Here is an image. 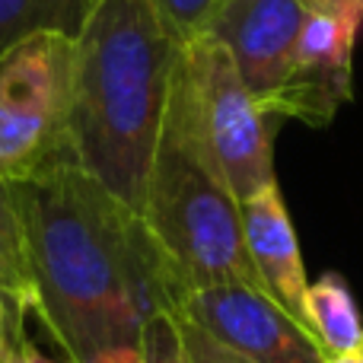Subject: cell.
<instances>
[{"instance_id": "obj_1", "label": "cell", "mask_w": 363, "mask_h": 363, "mask_svg": "<svg viewBox=\"0 0 363 363\" xmlns=\"http://www.w3.org/2000/svg\"><path fill=\"white\" fill-rule=\"evenodd\" d=\"M35 277V313L67 363H140L153 315L176 313L185 284L144 217L61 157L10 185Z\"/></svg>"}, {"instance_id": "obj_2", "label": "cell", "mask_w": 363, "mask_h": 363, "mask_svg": "<svg viewBox=\"0 0 363 363\" xmlns=\"http://www.w3.org/2000/svg\"><path fill=\"white\" fill-rule=\"evenodd\" d=\"M74 42L70 157L128 211L144 213L182 45L150 0H99Z\"/></svg>"}, {"instance_id": "obj_3", "label": "cell", "mask_w": 363, "mask_h": 363, "mask_svg": "<svg viewBox=\"0 0 363 363\" xmlns=\"http://www.w3.org/2000/svg\"><path fill=\"white\" fill-rule=\"evenodd\" d=\"M140 217L185 290L213 284L262 287L245 249L242 204L201 153L179 70L153 153Z\"/></svg>"}, {"instance_id": "obj_4", "label": "cell", "mask_w": 363, "mask_h": 363, "mask_svg": "<svg viewBox=\"0 0 363 363\" xmlns=\"http://www.w3.org/2000/svg\"><path fill=\"white\" fill-rule=\"evenodd\" d=\"M179 77L201 153L239 204L277 185L271 115L211 32L182 45Z\"/></svg>"}, {"instance_id": "obj_5", "label": "cell", "mask_w": 363, "mask_h": 363, "mask_svg": "<svg viewBox=\"0 0 363 363\" xmlns=\"http://www.w3.org/2000/svg\"><path fill=\"white\" fill-rule=\"evenodd\" d=\"M77 42L70 35H35L0 61V182L38 176L70 157L67 115L74 89Z\"/></svg>"}, {"instance_id": "obj_6", "label": "cell", "mask_w": 363, "mask_h": 363, "mask_svg": "<svg viewBox=\"0 0 363 363\" xmlns=\"http://www.w3.org/2000/svg\"><path fill=\"white\" fill-rule=\"evenodd\" d=\"M176 313L255 363H328L313 332L252 284L188 290Z\"/></svg>"}, {"instance_id": "obj_7", "label": "cell", "mask_w": 363, "mask_h": 363, "mask_svg": "<svg viewBox=\"0 0 363 363\" xmlns=\"http://www.w3.org/2000/svg\"><path fill=\"white\" fill-rule=\"evenodd\" d=\"M363 29L357 10H319L309 6L296 45V61L287 86L271 102L268 115L296 118L325 128L351 102L354 93V45Z\"/></svg>"}, {"instance_id": "obj_8", "label": "cell", "mask_w": 363, "mask_h": 363, "mask_svg": "<svg viewBox=\"0 0 363 363\" xmlns=\"http://www.w3.org/2000/svg\"><path fill=\"white\" fill-rule=\"evenodd\" d=\"M306 13V0H223L207 26L264 112L287 86Z\"/></svg>"}, {"instance_id": "obj_9", "label": "cell", "mask_w": 363, "mask_h": 363, "mask_svg": "<svg viewBox=\"0 0 363 363\" xmlns=\"http://www.w3.org/2000/svg\"><path fill=\"white\" fill-rule=\"evenodd\" d=\"M242 230L245 249H249V258L255 264L262 290L271 300L281 303L306 332H313V322H309V277L306 268H303L300 242H296L281 188L271 185L255 198L242 201Z\"/></svg>"}, {"instance_id": "obj_10", "label": "cell", "mask_w": 363, "mask_h": 363, "mask_svg": "<svg viewBox=\"0 0 363 363\" xmlns=\"http://www.w3.org/2000/svg\"><path fill=\"white\" fill-rule=\"evenodd\" d=\"M99 0H0V61L35 35L77 38Z\"/></svg>"}, {"instance_id": "obj_11", "label": "cell", "mask_w": 363, "mask_h": 363, "mask_svg": "<svg viewBox=\"0 0 363 363\" xmlns=\"http://www.w3.org/2000/svg\"><path fill=\"white\" fill-rule=\"evenodd\" d=\"M309 322L313 335L328 357L351 354L363 345V319L357 300L341 274H322L309 284Z\"/></svg>"}, {"instance_id": "obj_12", "label": "cell", "mask_w": 363, "mask_h": 363, "mask_svg": "<svg viewBox=\"0 0 363 363\" xmlns=\"http://www.w3.org/2000/svg\"><path fill=\"white\" fill-rule=\"evenodd\" d=\"M0 290L26 313H35V277L10 185L0 182Z\"/></svg>"}, {"instance_id": "obj_13", "label": "cell", "mask_w": 363, "mask_h": 363, "mask_svg": "<svg viewBox=\"0 0 363 363\" xmlns=\"http://www.w3.org/2000/svg\"><path fill=\"white\" fill-rule=\"evenodd\" d=\"M150 4L157 6L160 19L179 38V45H188L191 38L207 32L213 13L223 0H150Z\"/></svg>"}, {"instance_id": "obj_14", "label": "cell", "mask_w": 363, "mask_h": 363, "mask_svg": "<svg viewBox=\"0 0 363 363\" xmlns=\"http://www.w3.org/2000/svg\"><path fill=\"white\" fill-rule=\"evenodd\" d=\"M172 319H176V328H179V345H182L185 363H255L245 354L233 351L230 345H223L220 338H213L207 328L194 325L185 315L172 313Z\"/></svg>"}, {"instance_id": "obj_15", "label": "cell", "mask_w": 363, "mask_h": 363, "mask_svg": "<svg viewBox=\"0 0 363 363\" xmlns=\"http://www.w3.org/2000/svg\"><path fill=\"white\" fill-rule=\"evenodd\" d=\"M140 363H185L172 313L153 315L140 335Z\"/></svg>"}, {"instance_id": "obj_16", "label": "cell", "mask_w": 363, "mask_h": 363, "mask_svg": "<svg viewBox=\"0 0 363 363\" xmlns=\"http://www.w3.org/2000/svg\"><path fill=\"white\" fill-rule=\"evenodd\" d=\"M26 341V309H19L0 290V363H16Z\"/></svg>"}, {"instance_id": "obj_17", "label": "cell", "mask_w": 363, "mask_h": 363, "mask_svg": "<svg viewBox=\"0 0 363 363\" xmlns=\"http://www.w3.org/2000/svg\"><path fill=\"white\" fill-rule=\"evenodd\" d=\"M309 6H319V10H357L363 13V0H306Z\"/></svg>"}, {"instance_id": "obj_18", "label": "cell", "mask_w": 363, "mask_h": 363, "mask_svg": "<svg viewBox=\"0 0 363 363\" xmlns=\"http://www.w3.org/2000/svg\"><path fill=\"white\" fill-rule=\"evenodd\" d=\"M16 363H51L48 357H45L42 351H38L32 341H26L23 347H19V357H16Z\"/></svg>"}, {"instance_id": "obj_19", "label": "cell", "mask_w": 363, "mask_h": 363, "mask_svg": "<svg viewBox=\"0 0 363 363\" xmlns=\"http://www.w3.org/2000/svg\"><path fill=\"white\" fill-rule=\"evenodd\" d=\"M328 363H363V345L357 347V351H351V354H341V357H328Z\"/></svg>"}]
</instances>
